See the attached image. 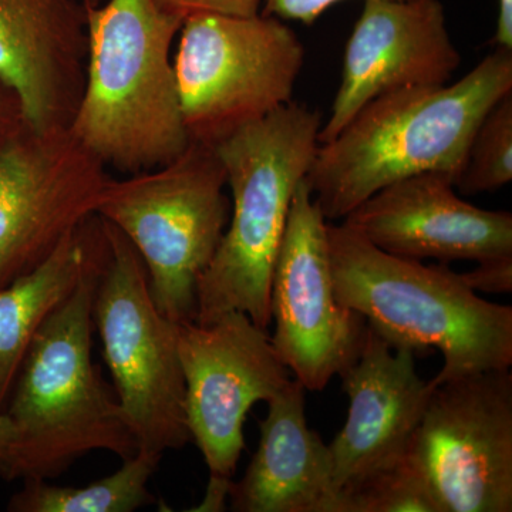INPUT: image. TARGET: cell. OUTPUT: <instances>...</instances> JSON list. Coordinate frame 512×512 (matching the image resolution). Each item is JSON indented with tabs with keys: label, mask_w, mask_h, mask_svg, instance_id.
<instances>
[{
	"label": "cell",
	"mask_w": 512,
	"mask_h": 512,
	"mask_svg": "<svg viewBox=\"0 0 512 512\" xmlns=\"http://www.w3.org/2000/svg\"><path fill=\"white\" fill-rule=\"evenodd\" d=\"M512 92V50L491 55L454 84L412 87L367 103L319 144L306 184L326 220H343L375 192L423 173L454 183L485 114Z\"/></svg>",
	"instance_id": "1"
},
{
	"label": "cell",
	"mask_w": 512,
	"mask_h": 512,
	"mask_svg": "<svg viewBox=\"0 0 512 512\" xmlns=\"http://www.w3.org/2000/svg\"><path fill=\"white\" fill-rule=\"evenodd\" d=\"M86 13V82L70 133L126 175L171 163L191 143L173 52L184 19L156 0H106Z\"/></svg>",
	"instance_id": "2"
},
{
	"label": "cell",
	"mask_w": 512,
	"mask_h": 512,
	"mask_svg": "<svg viewBox=\"0 0 512 512\" xmlns=\"http://www.w3.org/2000/svg\"><path fill=\"white\" fill-rule=\"evenodd\" d=\"M336 298L392 348L439 350L431 384L511 369L512 308L478 296L446 265L387 254L348 225L328 222Z\"/></svg>",
	"instance_id": "3"
},
{
	"label": "cell",
	"mask_w": 512,
	"mask_h": 512,
	"mask_svg": "<svg viewBox=\"0 0 512 512\" xmlns=\"http://www.w3.org/2000/svg\"><path fill=\"white\" fill-rule=\"evenodd\" d=\"M322 117L286 104L215 144L232 208L217 252L197 288L194 322L242 312L258 328L272 323L271 284L293 194L319 147Z\"/></svg>",
	"instance_id": "4"
},
{
	"label": "cell",
	"mask_w": 512,
	"mask_h": 512,
	"mask_svg": "<svg viewBox=\"0 0 512 512\" xmlns=\"http://www.w3.org/2000/svg\"><path fill=\"white\" fill-rule=\"evenodd\" d=\"M107 259L46 320L20 366L5 409L19 433L13 480L59 477L93 451L121 460L138 451L92 356L94 295Z\"/></svg>",
	"instance_id": "5"
},
{
	"label": "cell",
	"mask_w": 512,
	"mask_h": 512,
	"mask_svg": "<svg viewBox=\"0 0 512 512\" xmlns=\"http://www.w3.org/2000/svg\"><path fill=\"white\" fill-rule=\"evenodd\" d=\"M227 174L214 146L191 141L171 163L114 180L96 215L130 241L146 266L160 312L194 322L197 288L227 229Z\"/></svg>",
	"instance_id": "6"
},
{
	"label": "cell",
	"mask_w": 512,
	"mask_h": 512,
	"mask_svg": "<svg viewBox=\"0 0 512 512\" xmlns=\"http://www.w3.org/2000/svg\"><path fill=\"white\" fill-rule=\"evenodd\" d=\"M174 55L190 141L215 146L291 103L305 47L284 20L258 13L184 19Z\"/></svg>",
	"instance_id": "7"
},
{
	"label": "cell",
	"mask_w": 512,
	"mask_h": 512,
	"mask_svg": "<svg viewBox=\"0 0 512 512\" xmlns=\"http://www.w3.org/2000/svg\"><path fill=\"white\" fill-rule=\"evenodd\" d=\"M104 225L110 255L94 295V328L138 450L163 457L191 441L180 325L154 303L146 266L130 241L109 222Z\"/></svg>",
	"instance_id": "8"
},
{
	"label": "cell",
	"mask_w": 512,
	"mask_h": 512,
	"mask_svg": "<svg viewBox=\"0 0 512 512\" xmlns=\"http://www.w3.org/2000/svg\"><path fill=\"white\" fill-rule=\"evenodd\" d=\"M407 453L440 512H511V370L434 386Z\"/></svg>",
	"instance_id": "9"
},
{
	"label": "cell",
	"mask_w": 512,
	"mask_h": 512,
	"mask_svg": "<svg viewBox=\"0 0 512 512\" xmlns=\"http://www.w3.org/2000/svg\"><path fill=\"white\" fill-rule=\"evenodd\" d=\"M110 178L69 128L40 131L26 121L0 144V289L96 215Z\"/></svg>",
	"instance_id": "10"
},
{
	"label": "cell",
	"mask_w": 512,
	"mask_h": 512,
	"mask_svg": "<svg viewBox=\"0 0 512 512\" xmlns=\"http://www.w3.org/2000/svg\"><path fill=\"white\" fill-rule=\"evenodd\" d=\"M328 222L303 180L293 194L272 275L271 340L306 392H322L353 365L367 335L366 319L336 298Z\"/></svg>",
	"instance_id": "11"
},
{
	"label": "cell",
	"mask_w": 512,
	"mask_h": 512,
	"mask_svg": "<svg viewBox=\"0 0 512 512\" xmlns=\"http://www.w3.org/2000/svg\"><path fill=\"white\" fill-rule=\"evenodd\" d=\"M185 380V413L191 441L210 476L232 480L245 448L251 407L268 403L291 382L268 330L242 312L178 329Z\"/></svg>",
	"instance_id": "12"
},
{
	"label": "cell",
	"mask_w": 512,
	"mask_h": 512,
	"mask_svg": "<svg viewBox=\"0 0 512 512\" xmlns=\"http://www.w3.org/2000/svg\"><path fill=\"white\" fill-rule=\"evenodd\" d=\"M461 64L440 0H365L343 57L342 82L319 144L370 101L412 87L444 86Z\"/></svg>",
	"instance_id": "13"
},
{
	"label": "cell",
	"mask_w": 512,
	"mask_h": 512,
	"mask_svg": "<svg viewBox=\"0 0 512 512\" xmlns=\"http://www.w3.org/2000/svg\"><path fill=\"white\" fill-rule=\"evenodd\" d=\"M453 178L423 173L375 192L343 218L377 248L400 258L484 262L512 255V214L461 200Z\"/></svg>",
	"instance_id": "14"
},
{
	"label": "cell",
	"mask_w": 512,
	"mask_h": 512,
	"mask_svg": "<svg viewBox=\"0 0 512 512\" xmlns=\"http://www.w3.org/2000/svg\"><path fill=\"white\" fill-rule=\"evenodd\" d=\"M416 356L412 349L392 348L367 325L362 352L340 373L349 410L329 451L343 493L409 448L434 389L417 373Z\"/></svg>",
	"instance_id": "15"
},
{
	"label": "cell",
	"mask_w": 512,
	"mask_h": 512,
	"mask_svg": "<svg viewBox=\"0 0 512 512\" xmlns=\"http://www.w3.org/2000/svg\"><path fill=\"white\" fill-rule=\"evenodd\" d=\"M87 13L79 0H0V82L40 131L69 128L82 99Z\"/></svg>",
	"instance_id": "16"
},
{
	"label": "cell",
	"mask_w": 512,
	"mask_h": 512,
	"mask_svg": "<svg viewBox=\"0 0 512 512\" xmlns=\"http://www.w3.org/2000/svg\"><path fill=\"white\" fill-rule=\"evenodd\" d=\"M306 390L291 380L268 402L244 477L231 484L237 512H352L333 478L329 444L306 421Z\"/></svg>",
	"instance_id": "17"
},
{
	"label": "cell",
	"mask_w": 512,
	"mask_h": 512,
	"mask_svg": "<svg viewBox=\"0 0 512 512\" xmlns=\"http://www.w3.org/2000/svg\"><path fill=\"white\" fill-rule=\"evenodd\" d=\"M109 252L106 225L99 215H92L42 264L0 289V413H5L37 332L72 295L84 275L106 261Z\"/></svg>",
	"instance_id": "18"
},
{
	"label": "cell",
	"mask_w": 512,
	"mask_h": 512,
	"mask_svg": "<svg viewBox=\"0 0 512 512\" xmlns=\"http://www.w3.org/2000/svg\"><path fill=\"white\" fill-rule=\"evenodd\" d=\"M161 457L138 450L116 473L83 487L25 481L8 504L12 512H133L154 503L148 481Z\"/></svg>",
	"instance_id": "19"
},
{
	"label": "cell",
	"mask_w": 512,
	"mask_h": 512,
	"mask_svg": "<svg viewBox=\"0 0 512 512\" xmlns=\"http://www.w3.org/2000/svg\"><path fill=\"white\" fill-rule=\"evenodd\" d=\"M512 180V92L485 114L454 187L463 195L500 190Z\"/></svg>",
	"instance_id": "20"
},
{
	"label": "cell",
	"mask_w": 512,
	"mask_h": 512,
	"mask_svg": "<svg viewBox=\"0 0 512 512\" xmlns=\"http://www.w3.org/2000/svg\"><path fill=\"white\" fill-rule=\"evenodd\" d=\"M346 494L352 512H440L426 478L407 450Z\"/></svg>",
	"instance_id": "21"
},
{
	"label": "cell",
	"mask_w": 512,
	"mask_h": 512,
	"mask_svg": "<svg viewBox=\"0 0 512 512\" xmlns=\"http://www.w3.org/2000/svg\"><path fill=\"white\" fill-rule=\"evenodd\" d=\"M158 6L181 19L200 13L227 16H255L264 0H156Z\"/></svg>",
	"instance_id": "22"
},
{
	"label": "cell",
	"mask_w": 512,
	"mask_h": 512,
	"mask_svg": "<svg viewBox=\"0 0 512 512\" xmlns=\"http://www.w3.org/2000/svg\"><path fill=\"white\" fill-rule=\"evenodd\" d=\"M461 275L474 292L497 293V295L511 293L512 255L478 262L477 268Z\"/></svg>",
	"instance_id": "23"
},
{
	"label": "cell",
	"mask_w": 512,
	"mask_h": 512,
	"mask_svg": "<svg viewBox=\"0 0 512 512\" xmlns=\"http://www.w3.org/2000/svg\"><path fill=\"white\" fill-rule=\"evenodd\" d=\"M339 2L342 0H264L262 13L281 20H296L312 25L330 6Z\"/></svg>",
	"instance_id": "24"
},
{
	"label": "cell",
	"mask_w": 512,
	"mask_h": 512,
	"mask_svg": "<svg viewBox=\"0 0 512 512\" xmlns=\"http://www.w3.org/2000/svg\"><path fill=\"white\" fill-rule=\"evenodd\" d=\"M26 123L18 94L0 82V144Z\"/></svg>",
	"instance_id": "25"
},
{
	"label": "cell",
	"mask_w": 512,
	"mask_h": 512,
	"mask_svg": "<svg viewBox=\"0 0 512 512\" xmlns=\"http://www.w3.org/2000/svg\"><path fill=\"white\" fill-rule=\"evenodd\" d=\"M18 443V429L5 413H0V477L8 481H12L15 474Z\"/></svg>",
	"instance_id": "26"
},
{
	"label": "cell",
	"mask_w": 512,
	"mask_h": 512,
	"mask_svg": "<svg viewBox=\"0 0 512 512\" xmlns=\"http://www.w3.org/2000/svg\"><path fill=\"white\" fill-rule=\"evenodd\" d=\"M232 480L228 478L210 476L207 493L204 500L192 511L200 512H217L225 510V503L229 498V490H231Z\"/></svg>",
	"instance_id": "27"
},
{
	"label": "cell",
	"mask_w": 512,
	"mask_h": 512,
	"mask_svg": "<svg viewBox=\"0 0 512 512\" xmlns=\"http://www.w3.org/2000/svg\"><path fill=\"white\" fill-rule=\"evenodd\" d=\"M493 45L512 50V0H498L497 28Z\"/></svg>",
	"instance_id": "28"
},
{
	"label": "cell",
	"mask_w": 512,
	"mask_h": 512,
	"mask_svg": "<svg viewBox=\"0 0 512 512\" xmlns=\"http://www.w3.org/2000/svg\"><path fill=\"white\" fill-rule=\"evenodd\" d=\"M80 3H83L84 6H89V8H93V6H99L101 3L106 2V0H79Z\"/></svg>",
	"instance_id": "29"
}]
</instances>
